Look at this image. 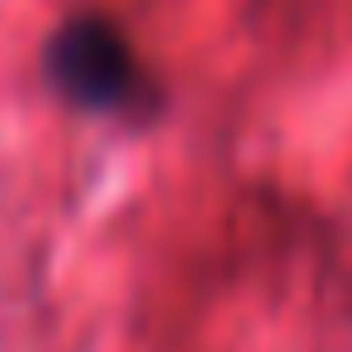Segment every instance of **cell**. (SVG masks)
Listing matches in <instances>:
<instances>
[{
    "instance_id": "cell-1",
    "label": "cell",
    "mask_w": 352,
    "mask_h": 352,
    "mask_svg": "<svg viewBox=\"0 0 352 352\" xmlns=\"http://www.w3.org/2000/svg\"><path fill=\"white\" fill-rule=\"evenodd\" d=\"M38 72L50 82V94L60 104L82 110V116L148 121L165 104V94L154 82V72L143 66L138 44L104 11H72V16H60L50 28L44 50H38Z\"/></svg>"
}]
</instances>
